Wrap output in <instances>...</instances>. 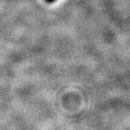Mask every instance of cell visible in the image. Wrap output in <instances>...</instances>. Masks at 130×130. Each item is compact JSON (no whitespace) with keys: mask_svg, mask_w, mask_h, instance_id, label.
Listing matches in <instances>:
<instances>
[{"mask_svg":"<svg viewBox=\"0 0 130 130\" xmlns=\"http://www.w3.org/2000/svg\"><path fill=\"white\" fill-rule=\"evenodd\" d=\"M47 3H53L55 1V0H45Z\"/></svg>","mask_w":130,"mask_h":130,"instance_id":"1","label":"cell"}]
</instances>
